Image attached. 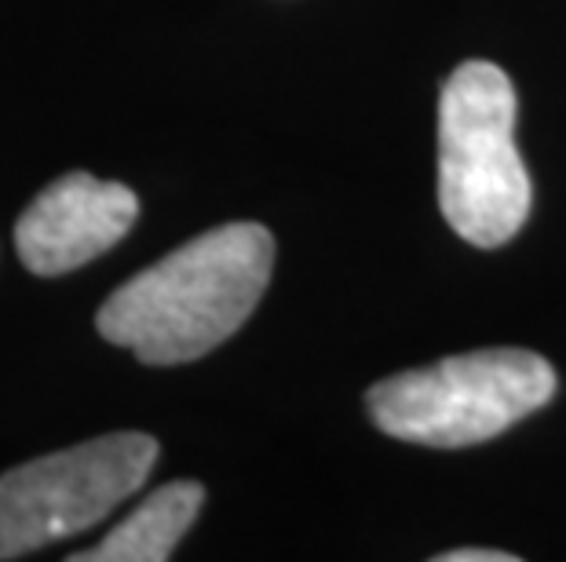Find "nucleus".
<instances>
[{"instance_id":"nucleus-1","label":"nucleus","mask_w":566,"mask_h":562,"mask_svg":"<svg viewBox=\"0 0 566 562\" xmlns=\"http://www.w3.org/2000/svg\"><path fill=\"white\" fill-rule=\"evenodd\" d=\"M274 237L223 223L106 296L95 329L147 365H184L231 340L268 293Z\"/></svg>"},{"instance_id":"nucleus-2","label":"nucleus","mask_w":566,"mask_h":562,"mask_svg":"<svg viewBox=\"0 0 566 562\" xmlns=\"http://www.w3.org/2000/svg\"><path fill=\"white\" fill-rule=\"evenodd\" d=\"M534 205L515 150V88L486 59L461 63L439 95V209L475 248L509 245Z\"/></svg>"},{"instance_id":"nucleus-3","label":"nucleus","mask_w":566,"mask_h":562,"mask_svg":"<svg viewBox=\"0 0 566 562\" xmlns=\"http://www.w3.org/2000/svg\"><path fill=\"white\" fill-rule=\"evenodd\" d=\"M556 394V369L523 347H486L406 369L366 391V410L384 435L436 449L497 438Z\"/></svg>"},{"instance_id":"nucleus-4","label":"nucleus","mask_w":566,"mask_h":562,"mask_svg":"<svg viewBox=\"0 0 566 562\" xmlns=\"http://www.w3.org/2000/svg\"><path fill=\"white\" fill-rule=\"evenodd\" d=\"M158 438L114 432L0 475V562L92 530L147 483Z\"/></svg>"},{"instance_id":"nucleus-5","label":"nucleus","mask_w":566,"mask_h":562,"mask_svg":"<svg viewBox=\"0 0 566 562\" xmlns=\"http://www.w3.org/2000/svg\"><path fill=\"white\" fill-rule=\"evenodd\" d=\"M139 216V198L125 183L70 172L44 187L19 216L15 248L27 271L41 278L77 271L111 253Z\"/></svg>"},{"instance_id":"nucleus-6","label":"nucleus","mask_w":566,"mask_h":562,"mask_svg":"<svg viewBox=\"0 0 566 562\" xmlns=\"http://www.w3.org/2000/svg\"><path fill=\"white\" fill-rule=\"evenodd\" d=\"M205 505L201 483H165L139 508L128 511L92 552L70 555L74 562H165L195 526Z\"/></svg>"},{"instance_id":"nucleus-7","label":"nucleus","mask_w":566,"mask_h":562,"mask_svg":"<svg viewBox=\"0 0 566 562\" xmlns=\"http://www.w3.org/2000/svg\"><path fill=\"white\" fill-rule=\"evenodd\" d=\"M436 562H520V555L490 552V548H453V552L436 555Z\"/></svg>"}]
</instances>
